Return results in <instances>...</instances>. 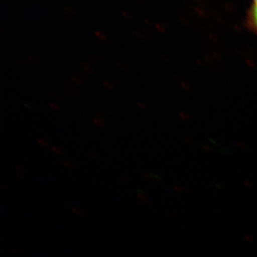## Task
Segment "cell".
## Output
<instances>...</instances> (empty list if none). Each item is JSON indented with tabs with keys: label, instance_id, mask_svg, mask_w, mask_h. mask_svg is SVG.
I'll list each match as a JSON object with an SVG mask.
<instances>
[{
	"label": "cell",
	"instance_id": "1",
	"mask_svg": "<svg viewBox=\"0 0 257 257\" xmlns=\"http://www.w3.org/2000/svg\"><path fill=\"white\" fill-rule=\"evenodd\" d=\"M95 123L98 125V126H102L104 125L103 118L101 117V115H96L94 119Z\"/></svg>",
	"mask_w": 257,
	"mask_h": 257
},
{
	"label": "cell",
	"instance_id": "2",
	"mask_svg": "<svg viewBox=\"0 0 257 257\" xmlns=\"http://www.w3.org/2000/svg\"><path fill=\"white\" fill-rule=\"evenodd\" d=\"M96 35H97V36L99 37V38H100L101 39H105L106 38V36H105V35H104L103 33H102V32H96Z\"/></svg>",
	"mask_w": 257,
	"mask_h": 257
},
{
	"label": "cell",
	"instance_id": "3",
	"mask_svg": "<svg viewBox=\"0 0 257 257\" xmlns=\"http://www.w3.org/2000/svg\"><path fill=\"white\" fill-rule=\"evenodd\" d=\"M53 149L54 151V152H55L56 153H59V154L61 153L60 150L58 149H57V148L53 147Z\"/></svg>",
	"mask_w": 257,
	"mask_h": 257
},
{
	"label": "cell",
	"instance_id": "4",
	"mask_svg": "<svg viewBox=\"0 0 257 257\" xmlns=\"http://www.w3.org/2000/svg\"><path fill=\"white\" fill-rule=\"evenodd\" d=\"M39 142L41 144L43 145V146H47V144L46 142H45L44 141H42L41 140H39Z\"/></svg>",
	"mask_w": 257,
	"mask_h": 257
},
{
	"label": "cell",
	"instance_id": "5",
	"mask_svg": "<svg viewBox=\"0 0 257 257\" xmlns=\"http://www.w3.org/2000/svg\"><path fill=\"white\" fill-rule=\"evenodd\" d=\"M50 105H51V107H52L53 108L55 109V110H57V109H58V107H57L56 104H51Z\"/></svg>",
	"mask_w": 257,
	"mask_h": 257
},
{
	"label": "cell",
	"instance_id": "6",
	"mask_svg": "<svg viewBox=\"0 0 257 257\" xmlns=\"http://www.w3.org/2000/svg\"><path fill=\"white\" fill-rule=\"evenodd\" d=\"M255 6H256L257 7V0H254V5Z\"/></svg>",
	"mask_w": 257,
	"mask_h": 257
}]
</instances>
